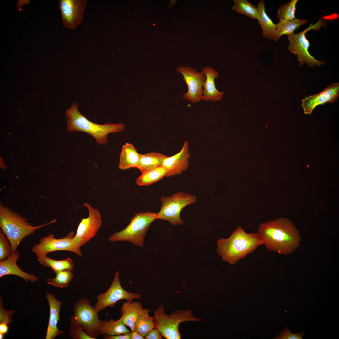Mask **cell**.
<instances>
[{
  "mask_svg": "<svg viewBox=\"0 0 339 339\" xmlns=\"http://www.w3.org/2000/svg\"><path fill=\"white\" fill-rule=\"evenodd\" d=\"M266 249L287 255L299 246V231L289 219L279 218L260 224L258 232Z\"/></svg>",
  "mask_w": 339,
  "mask_h": 339,
  "instance_id": "1",
  "label": "cell"
},
{
  "mask_svg": "<svg viewBox=\"0 0 339 339\" xmlns=\"http://www.w3.org/2000/svg\"><path fill=\"white\" fill-rule=\"evenodd\" d=\"M217 243L218 254L224 261L233 265L263 245L258 233H247L240 226H238L229 237L220 238Z\"/></svg>",
  "mask_w": 339,
  "mask_h": 339,
  "instance_id": "2",
  "label": "cell"
},
{
  "mask_svg": "<svg viewBox=\"0 0 339 339\" xmlns=\"http://www.w3.org/2000/svg\"><path fill=\"white\" fill-rule=\"evenodd\" d=\"M65 117L67 131H78L88 133L95 139L97 143L102 145L108 143L107 136L109 134L121 132L125 128L122 123L107 122L101 125L91 122L80 113L78 104L74 102L66 110Z\"/></svg>",
  "mask_w": 339,
  "mask_h": 339,
  "instance_id": "3",
  "label": "cell"
},
{
  "mask_svg": "<svg viewBox=\"0 0 339 339\" xmlns=\"http://www.w3.org/2000/svg\"><path fill=\"white\" fill-rule=\"evenodd\" d=\"M56 221L54 219L46 223L33 226L28 222L27 218L0 204V229L10 242L12 253L18 249V246L25 237L32 234L40 228L55 223Z\"/></svg>",
  "mask_w": 339,
  "mask_h": 339,
  "instance_id": "4",
  "label": "cell"
},
{
  "mask_svg": "<svg viewBox=\"0 0 339 339\" xmlns=\"http://www.w3.org/2000/svg\"><path fill=\"white\" fill-rule=\"evenodd\" d=\"M154 328L162 336L166 339H180L181 334L179 331L180 324L185 321L197 322L201 320L192 315L191 310H176L170 315L165 313L164 308L158 305L154 312Z\"/></svg>",
  "mask_w": 339,
  "mask_h": 339,
  "instance_id": "5",
  "label": "cell"
},
{
  "mask_svg": "<svg viewBox=\"0 0 339 339\" xmlns=\"http://www.w3.org/2000/svg\"><path fill=\"white\" fill-rule=\"evenodd\" d=\"M158 219L157 213L150 212L136 214L124 229L112 234L108 240L112 242L128 241L143 247L144 238L152 223Z\"/></svg>",
  "mask_w": 339,
  "mask_h": 339,
  "instance_id": "6",
  "label": "cell"
},
{
  "mask_svg": "<svg viewBox=\"0 0 339 339\" xmlns=\"http://www.w3.org/2000/svg\"><path fill=\"white\" fill-rule=\"evenodd\" d=\"M73 315L70 319V324L80 327L93 339H96L100 334L103 321L86 297L79 299L73 303Z\"/></svg>",
  "mask_w": 339,
  "mask_h": 339,
  "instance_id": "7",
  "label": "cell"
},
{
  "mask_svg": "<svg viewBox=\"0 0 339 339\" xmlns=\"http://www.w3.org/2000/svg\"><path fill=\"white\" fill-rule=\"evenodd\" d=\"M162 205L157 213L158 219L169 222L174 225L184 224L180 213L185 207L196 202V196L180 191L169 196H163L160 198Z\"/></svg>",
  "mask_w": 339,
  "mask_h": 339,
  "instance_id": "8",
  "label": "cell"
},
{
  "mask_svg": "<svg viewBox=\"0 0 339 339\" xmlns=\"http://www.w3.org/2000/svg\"><path fill=\"white\" fill-rule=\"evenodd\" d=\"M323 26H325V22L320 19L315 24H311L300 33H294L287 35L289 41L288 49L291 53L297 55L300 66L304 63L310 67H313L314 65L320 66L326 64L324 61L317 60L309 53L308 49L310 44L305 35L308 31L312 29L318 30Z\"/></svg>",
  "mask_w": 339,
  "mask_h": 339,
  "instance_id": "9",
  "label": "cell"
},
{
  "mask_svg": "<svg viewBox=\"0 0 339 339\" xmlns=\"http://www.w3.org/2000/svg\"><path fill=\"white\" fill-rule=\"evenodd\" d=\"M73 231L60 239L55 238L51 234L41 238L38 243L35 244L32 248V252L37 257L46 255L47 254L56 251L64 250L73 252L79 256L82 255L80 249L72 241L75 235Z\"/></svg>",
  "mask_w": 339,
  "mask_h": 339,
  "instance_id": "10",
  "label": "cell"
},
{
  "mask_svg": "<svg viewBox=\"0 0 339 339\" xmlns=\"http://www.w3.org/2000/svg\"><path fill=\"white\" fill-rule=\"evenodd\" d=\"M140 294L129 292L122 287L119 278V272L115 273L111 286L105 293L99 294L96 297V302L94 308L99 312L107 307H111L119 300L125 299L131 301L134 299H140Z\"/></svg>",
  "mask_w": 339,
  "mask_h": 339,
  "instance_id": "11",
  "label": "cell"
},
{
  "mask_svg": "<svg viewBox=\"0 0 339 339\" xmlns=\"http://www.w3.org/2000/svg\"><path fill=\"white\" fill-rule=\"evenodd\" d=\"M83 206L89 212V216L83 218L78 227L73 242L79 248L97 234L102 223L101 216L98 210L92 207L87 202Z\"/></svg>",
  "mask_w": 339,
  "mask_h": 339,
  "instance_id": "12",
  "label": "cell"
},
{
  "mask_svg": "<svg viewBox=\"0 0 339 339\" xmlns=\"http://www.w3.org/2000/svg\"><path fill=\"white\" fill-rule=\"evenodd\" d=\"M176 71L182 74L188 87V91L184 94V98L192 103L199 102L202 99L203 84L205 74L187 66L177 67Z\"/></svg>",
  "mask_w": 339,
  "mask_h": 339,
  "instance_id": "13",
  "label": "cell"
},
{
  "mask_svg": "<svg viewBox=\"0 0 339 339\" xmlns=\"http://www.w3.org/2000/svg\"><path fill=\"white\" fill-rule=\"evenodd\" d=\"M87 0H60L59 8L64 26L75 29L80 24L83 19V13L86 8Z\"/></svg>",
  "mask_w": 339,
  "mask_h": 339,
  "instance_id": "14",
  "label": "cell"
},
{
  "mask_svg": "<svg viewBox=\"0 0 339 339\" xmlns=\"http://www.w3.org/2000/svg\"><path fill=\"white\" fill-rule=\"evenodd\" d=\"M339 96V83L330 84L318 94L307 97L302 100L301 105L304 113L311 114L314 109L326 103H332Z\"/></svg>",
  "mask_w": 339,
  "mask_h": 339,
  "instance_id": "15",
  "label": "cell"
},
{
  "mask_svg": "<svg viewBox=\"0 0 339 339\" xmlns=\"http://www.w3.org/2000/svg\"><path fill=\"white\" fill-rule=\"evenodd\" d=\"M190 157L189 143L186 141L179 152L173 156H167L164 159L162 166L167 170L165 177L174 176L186 170L189 165Z\"/></svg>",
  "mask_w": 339,
  "mask_h": 339,
  "instance_id": "16",
  "label": "cell"
},
{
  "mask_svg": "<svg viewBox=\"0 0 339 339\" xmlns=\"http://www.w3.org/2000/svg\"><path fill=\"white\" fill-rule=\"evenodd\" d=\"M50 309V315L48 324L45 339H54L59 335L63 336L66 332L60 330L57 325L60 320V308L62 303L56 299L54 295L47 293L46 294Z\"/></svg>",
  "mask_w": 339,
  "mask_h": 339,
  "instance_id": "17",
  "label": "cell"
},
{
  "mask_svg": "<svg viewBox=\"0 0 339 339\" xmlns=\"http://www.w3.org/2000/svg\"><path fill=\"white\" fill-rule=\"evenodd\" d=\"M20 256L17 249L6 260L0 262V277L6 275H14L20 277L26 282H33L37 281V276L25 272L18 267L17 261Z\"/></svg>",
  "mask_w": 339,
  "mask_h": 339,
  "instance_id": "18",
  "label": "cell"
},
{
  "mask_svg": "<svg viewBox=\"0 0 339 339\" xmlns=\"http://www.w3.org/2000/svg\"><path fill=\"white\" fill-rule=\"evenodd\" d=\"M201 72L206 77L203 85L202 100L207 101L220 100L222 98L224 92L218 91L215 86L214 80L216 78H218V72L208 66L203 67Z\"/></svg>",
  "mask_w": 339,
  "mask_h": 339,
  "instance_id": "19",
  "label": "cell"
},
{
  "mask_svg": "<svg viewBox=\"0 0 339 339\" xmlns=\"http://www.w3.org/2000/svg\"><path fill=\"white\" fill-rule=\"evenodd\" d=\"M143 309L142 304L139 301H126L123 304L120 309L121 318L123 323L128 326L131 331H134L136 321Z\"/></svg>",
  "mask_w": 339,
  "mask_h": 339,
  "instance_id": "20",
  "label": "cell"
},
{
  "mask_svg": "<svg viewBox=\"0 0 339 339\" xmlns=\"http://www.w3.org/2000/svg\"><path fill=\"white\" fill-rule=\"evenodd\" d=\"M141 155L132 144L126 143L122 146L120 154L119 168L122 170L132 168H137Z\"/></svg>",
  "mask_w": 339,
  "mask_h": 339,
  "instance_id": "21",
  "label": "cell"
},
{
  "mask_svg": "<svg viewBox=\"0 0 339 339\" xmlns=\"http://www.w3.org/2000/svg\"><path fill=\"white\" fill-rule=\"evenodd\" d=\"M256 8L258 11L256 19L261 27L263 37L273 40L276 24L273 23L266 13L265 4L263 0L259 2Z\"/></svg>",
  "mask_w": 339,
  "mask_h": 339,
  "instance_id": "22",
  "label": "cell"
},
{
  "mask_svg": "<svg viewBox=\"0 0 339 339\" xmlns=\"http://www.w3.org/2000/svg\"><path fill=\"white\" fill-rule=\"evenodd\" d=\"M308 22L305 19L297 18L292 20L280 19L276 24V28L273 40L277 41L283 35H287L294 33V31Z\"/></svg>",
  "mask_w": 339,
  "mask_h": 339,
  "instance_id": "23",
  "label": "cell"
},
{
  "mask_svg": "<svg viewBox=\"0 0 339 339\" xmlns=\"http://www.w3.org/2000/svg\"><path fill=\"white\" fill-rule=\"evenodd\" d=\"M167 156L157 152H151L141 154L137 168L141 173L162 165Z\"/></svg>",
  "mask_w": 339,
  "mask_h": 339,
  "instance_id": "24",
  "label": "cell"
},
{
  "mask_svg": "<svg viewBox=\"0 0 339 339\" xmlns=\"http://www.w3.org/2000/svg\"><path fill=\"white\" fill-rule=\"evenodd\" d=\"M167 172V170L162 165L145 171L136 179V183L139 186L149 185L165 177Z\"/></svg>",
  "mask_w": 339,
  "mask_h": 339,
  "instance_id": "25",
  "label": "cell"
},
{
  "mask_svg": "<svg viewBox=\"0 0 339 339\" xmlns=\"http://www.w3.org/2000/svg\"><path fill=\"white\" fill-rule=\"evenodd\" d=\"M37 259L41 265L51 268L54 273L65 270L72 271L74 268V263L70 258L57 260L51 259L48 257L46 255H44L38 257Z\"/></svg>",
  "mask_w": 339,
  "mask_h": 339,
  "instance_id": "26",
  "label": "cell"
},
{
  "mask_svg": "<svg viewBox=\"0 0 339 339\" xmlns=\"http://www.w3.org/2000/svg\"><path fill=\"white\" fill-rule=\"evenodd\" d=\"M131 332L123 323L121 317L116 321L113 319L109 321L104 320L100 329L101 335L108 336L119 335Z\"/></svg>",
  "mask_w": 339,
  "mask_h": 339,
  "instance_id": "27",
  "label": "cell"
},
{
  "mask_svg": "<svg viewBox=\"0 0 339 339\" xmlns=\"http://www.w3.org/2000/svg\"><path fill=\"white\" fill-rule=\"evenodd\" d=\"M151 310L143 309L136 321L134 331L144 336L154 328V318L149 316Z\"/></svg>",
  "mask_w": 339,
  "mask_h": 339,
  "instance_id": "28",
  "label": "cell"
},
{
  "mask_svg": "<svg viewBox=\"0 0 339 339\" xmlns=\"http://www.w3.org/2000/svg\"><path fill=\"white\" fill-rule=\"evenodd\" d=\"M232 9L238 13L256 19L258 15L257 8L247 0H234Z\"/></svg>",
  "mask_w": 339,
  "mask_h": 339,
  "instance_id": "29",
  "label": "cell"
},
{
  "mask_svg": "<svg viewBox=\"0 0 339 339\" xmlns=\"http://www.w3.org/2000/svg\"><path fill=\"white\" fill-rule=\"evenodd\" d=\"M55 274L56 276L54 278L46 279L47 283L61 288L67 287L74 276L73 273L70 270L61 271Z\"/></svg>",
  "mask_w": 339,
  "mask_h": 339,
  "instance_id": "30",
  "label": "cell"
},
{
  "mask_svg": "<svg viewBox=\"0 0 339 339\" xmlns=\"http://www.w3.org/2000/svg\"><path fill=\"white\" fill-rule=\"evenodd\" d=\"M298 0H291L289 2L282 4L279 7L277 17L279 19L292 20L295 18L296 5Z\"/></svg>",
  "mask_w": 339,
  "mask_h": 339,
  "instance_id": "31",
  "label": "cell"
},
{
  "mask_svg": "<svg viewBox=\"0 0 339 339\" xmlns=\"http://www.w3.org/2000/svg\"><path fill=\"white\" fill-rule=\"evenodd\" d=\"M12 254L9 240L0 229V262L4 261Z\"/></svg>",
  "mask_w": 339,
  "mask_h": 339,
  "instance_id": "32",
  "label": "cell"
},
{
  "mask_svg": "<svg viewBox=\"0 0 339 339\" xmlns=\"http://www.w3.org/2000/svg\"><path fill=\"white\" fill-rule=\"evenodd\" d=\"M84 331L80 327L71 324L68 329L69 336L73 339H93Z\"/></svg>",
  "mask_w": 339,
  "mask_h": 339,
  "instance_id": "33",
  "label": "cell"
},
{
  "mask_svg": "<svg viewBox=\"0 0 339 339\" xmlns=\"http://www.w3.org/2000/svg\"><path fill=\"white\" fill-rule=\"evenodd\" d=\"M3 302L2 296L0 295V324H5L9 325L13 321L12 316L15 313V310L13 309L10 310L6 309L3 306Z\"/></svg>",
  "mask_w": 339,
  "mask_h": 339,
  "instance_id": "34",
  "label": "cell"
},
{
  "mask_svg": "<svg viewBox=\"0 0 339 339\" xmlns=\"http://www.w3.org/2000/svg\"><path fill=\"white\" fill-rule=\"evenodd\" d=\"M305 334V333L304 331H302L299 333L293 334L291 332L290 330H289L286 327L281 331L279 335L274 337V339H302V336Z\"/></svg>",
  "mask_w": 339,
  "mask_h": 339,
  "instance_id": "35",
  "label": "cell"
},
{
  "mask_svg": "<svg viewBox=\"0 0 339 339\" xmlns=\"http://www.w3.org/2000/svg\"><path fill=\"white\" fill-rule=\"evenodd\" d=\"M144 337L145 339H161L163 337L159 332L155 328L153 329Z\"/></svg>",
  "mask_w": 339,
  "mask_h": 339,
  "instance_id": "36",
  "label": "cell"
},
{
  "mask_svg": "<svg viewBox=\"0 0 339 339\" xmlns=\"http://www.w3.org/2000/svg\"><path fill=\"white\" fill-rule=\"evenodd\" d=\"M131 332L117 336H103L105 339H131Z\"/></svg>",
  "mask_w": 339,
  "mask_h": 339,
  "instance_id": "37",
  "label": "cell"
},
{
  "mask_svg": "<svg viewBox=\"0 0 339 339\" xmlns=\"http://www.w3.org/2000/svg\"><path fill=\"white\" fill-rule=\"evenodd\" d=\"M9 328V326L5 324H0V333L4 335L6 334Z\"/></svg>",
  "mask_w": 339,
  "mask_h": 339,
  "instance_id": "38",
  "label": "cell"
},
{
  "mask_svg": "<svg viewBox=\"0 0 339 339\" xmlns=\"http://www.w3.org/2000/svg\"><path fill=\"white\" fill-rule=\"evenodd\" d=\"M144 337L135 331H131V339H144Z\"/></svg>",
  "mask_w": 339,
  "mask_h": 339,
  "instance_id": "39",
  "label": "cell"
},
{
  "mask_svg": "<svg viewBox=\"0 0 339 339\" xmlns=\"http://www.w3.org/2000/svg\"><path fill=\"white\" fill-rule=\"evenodd\" d=\"M30 2V0H19L17 3V7L20 8L23 5L28 3Z\"/></svg>",
  "mask_w": 339,
  "mask_h": 339,
  "instance_id": "40",
  "label": "cell"
},
{
  "mask_svg": "<svg viewBox=\"0 0 339 339\" xmlns=\"http://www.w3.org/2000/svg\"><path fill=\"white\" fill-rule=\"evenodd\" d=\"M0 166L1 168L3 169H6L7 168V166L1 157L0 158Z\"/></svg>",
  "mask_w": 339,
  "mask_h": 339,
  "instance_id": "41",
  "label": "cell"
},
{
  "mask_svg": "<svg viewBox=\"0 0 339 339\" xmlns=\"http://www.w3.org/2000/svg\"><path fill=\"white\" fill-rule=\"evenodd\" d=\"M4 335L0 333V339H2L3 338Z\"/></svg>",
  "mask_w": 339,
  "mask_h": 339,
  "instance_id": "42",
  "label": "cell"
}]
</instances>
